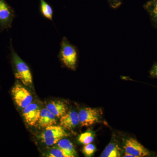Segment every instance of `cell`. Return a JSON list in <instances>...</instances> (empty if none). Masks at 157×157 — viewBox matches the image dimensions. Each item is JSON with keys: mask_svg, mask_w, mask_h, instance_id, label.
Instances as JSON below:
<instances>
[{"mask_svg": "<svg viewBox=\"0 0 157 157\" xmlns=\"http://www.w3.org/2000/svg\"><path fill=\"white\" fill-rule=\"evenodd\" d=\"M40 11L41 15L46 19L53 21V11L52 7L45 0H40Z\"/></svg>", "mask_w": 157, "mask_h": 157, "instance_id": "14", "label": "cell"}, {"mask_svg": "<svg viewBox=\"0 0 157 157\" xmlns=\"http://www.w3.org/2000/svg\"><path fill=\"white\" fill-rule=\"evenodd\" d=\"M78 57V48L70 43L67 37H63L60 44L59 54V59L63 64L70 70H75Z\"/></svg>", "mask_w": 157, "mask_h": 157, "instance_id": "2", "label": "cell"}, {"mask_svg": "<svg viewBox=\"0 0 157 157\" xmlns=\"http://www.w3.org/2000/svg\"><path fill=\"white\" fill-rule=\"evenodd\" d=\"M16 16L14 9L6 0H0V32L11 29Z\"/></svg>", "mask_w": 157, "mask_h": 157, "instance_id": "5", "label": "cell"}, {"mask_svg": "<svg viewBox=\"0 0 157 157\" xmlns=\"http://www.w3.org/2000/svg\"><path fill=\"white\" fill-rule=\"evenodd\" d=\"M95 138V133L93 131L89 130L82 133L78 137V143L83 145L89 144L94 141Z\"/></svg>", "mask_w": 157, "mask_h": 157, "instance_id": "15", "label": "cell"}, {"mask_svg": "<svg viewBox=\"0 0 157 157\" xmlns=\"http://www.w3.org/2000/svg\"><path fill=\"white\" fill-rule=\"evenodd\" d=\"M59 147L69 155L70 157L76 156V152L73 144L68 139L63 138L57 144Z\"/></svg>", "mask_w": 157, "mask_h": 157, "instance_id": "13", "label": "cell"}, {"mask_svg": "<svg viewBox=\"0 0 157 157\" xmlns=\"http://www.w3.org/2000/svg\"><path fill=\"white\" fill-rule=\"evenodd\" d=\"M10 57L14 76L25 86H31L33 84L32 73L28 65L24 62L14 49L11 38L10 39Z\"/></svg>", "mask_w": 157, "mask_h": 157, "instance_id": "1", "label": "cell"}, {"mask_svg": "<svg viewBox=\"0 0 157 157\" xmlns=\"http://www.w3.org/2000/svg\"><path fill=\"white\" fill-rule=\"evenodd\" d=\"M123 148L125 152L133 155L136 157L150 156L148 150L139 143L136 139L129 138L126 140Z\"/></svg>", "mask_w": 157, "mask_h": 157, "instance_id": "7", "label": "cell"}, {"mask_svg": "<svg viewBox=\"0 0 157 157\" xmlns=\"http://www.w3.org/2000/svg\"><path fill=\"white\" fill-rule=\"evenodd\" d=\"M120 147L117 144L110 142L104 149L100 156L101 157H118L121 156Z\"/></svg>", "mask_w": 157, "mask_h": 157, "instance_id": "12", "label": "cell"}, {"mask_svg": "<svg viewBox=\"0 0 157 157\" xmlns=\"http://www.w3.org/2000/svg\"><path fill=\"white\" fill-rule=\"evenodd\" d=\"M150 74L151 77L157 78V63L153 65L150 70Z\"/></svg>", "mask_w": 157, "mask_h": 157, "instance_id": "20", "label": "cell"}, {"mask_svg": "<svg viewBox=\"0 0 157 157\" xmlns=\"http://www.w3.org/2000/svg\"><path fill=\"white\" fill-rule=\"evenodd\" d=\"M49 157H70L69 155L63 150L57 146L49 152L48 155Z\"/></svg>", "mask_w": 157, "mask_h": 157, "instance_id": "16", "label": "cell"}, {"mask_svg": "<svg viewBox=\"0 0 157 157\" xmlns=\"http://www.w3.org/2000/svg\"><path fill=\"white\" fill-rule=\"evenodd\" d=\"M96 151V146L91 143L85 145L82 148V152L86 157L92 156L94 154Z\"/></svg>", "mask_w": 157, "mask_h": 157, "instance_id": "17", "label": "cell"}, {"mask_svg": "<svg viewBox=\"0 0 157 157\" xmlns=\"http://www.w3.org/2000/svg\"><path fill=\"white\" fill-rule=\"evenodd\" d=\"M57 118L47 108H43L41 110L40 118L37 124L42 128H46L57 125Z\"/></svg>", "mask_w": 157, "mask_h": 157, "instance_id": "10", "label": "cell"}, {"mask_svg": "<svg viewBox=\"0 0 157 157\" xmlns=\"http://www.w3.org/2000/svg\"><path fill=\"white\" fill-rule=\"evenodd\" d=\"M123 157H136L135 155H133L129 153L124 152Z\"/></svg>", "mask_w": 157, "mask_h": 157, "instance_id": "21", "label": "cell"}, {"mask_svg": "<svg viewBox=\"0 0 157 157\" xmlns=\"http://www.w3.org/2000/svg\"><path fill=\"white\" fill-rule=\"evenodd\" d=\"M42 109L38 104L32 103L24 108L22 115L25 122L30 126H35L38 123Z\"/></svg>", "mask_w": 157, "mask_h": 157, "instance_id": "8", "label": "cell"}, {"mask_svg": "<svg viewBox=\"0 0 157 157\" xmlns=\"http://www.w3.org/2000/svg\"><path fill=\"white\" fill-rule=\"evenodd\" d=\"M107 1L112 9H117L122 5L121 0H107Z\"/></svg>", "mask_w": 157, "mask_h": 157, "instance_id": "19", "label": "cell"}, {"mask_svg": "<svg viewBox=\"0 0 157 157\" xmlns=\"http://www.w3.org/2000/svg\"><path fill=\"white\" fill-rule=\"evenodd\" d=\"M11 93L14 103L20 108L24 109L33 102V96L31 93L19 83L14 85Z\"/></svg>", "mask_w": 157, "mask_h": 157, "instance_id": "6", "label": "cell"}, {"mask_svg": "<svg viewBox=\"0 0 157 157\" xmlns=\"http://www.w3.org/2000/svg\"><path fill=\"white\" fill-rule=\"evenodd\" d=\"M78 114L81 127H89L101 122L103 112L101 108L85 107L80 109Z\"/></svg>", "mask_w": 157, "mask_h": 157, "instance_id": "4", "label": "cell"}, {"mask_svg": "<svg viewBox=\"0 0 157 157\" xmlns=\"http://www.w3.org/2000/svg\"><path fill=\"white\" fill-rule=\"evenodd\" d=\"M59 120L60 125L68 130L76 128L79 124L78 113L74 110L67 111Z\"/></svg>", "mask_w": 157, "mask_h": 157, "instance_id": "9", "label": "cell"}, {"mask_svg": "<svg viewBox=\"0 0 157 157\" xmlns=\"http://www.w3.org/2000/svg\"><path fill=\"white\" fill-rule=\"evenodd\" d=\"M68 136V133L63 127L56 125L45 128L40 138L42 142L51 146L57 144L59 140Z\"/></svg>", "mask_w": 157, "mask_h": 157, "instance_id": "3", "label": "cell"}, {"mask_svg": "<svg viewBox=\"0 0 157 157\" xmlns=\"http://www.w3.org/2000/svg\"><path fill=\"white\" fill-rule=\"evenodd\" d=\"M148 8L153 18L157 22V0L150 5Z\"/></svg>", "mask_w": 157, "mask_h": 157, "instance_id": "18", "label": "cell"}, {"mask_svg": "<svg viewBox=\"0 0 157 157\" xmlns=\"http://www.w3.org/2000/svg\"><path fill=\"white\" fill-rule=\"evenodd\" d=\"M46 108L59 119L67 112V105L61 101H50L46 105Z\"/></svg>", "mask_w": 157, "mask_h": 157, "instance_id": "11", "label": "cell"}]
</instances>
